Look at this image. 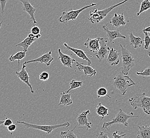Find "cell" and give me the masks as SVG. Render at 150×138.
Segmentation results:
<instances>
[{"mask_svg":"<svg viewBox=\"0 0 150 138\" xmlns=\"http://www.w3.org/2000/svg\"><path fill=\"white\" fill-rule=\"evenodd\" d=\"M129 39H130V44L131 45L134 47V49L140 48L141 47L144 40L142 39V38L139 37H136L133 34L132 32H130L129 34Z\"/></svg>","mask_w":150,"mask_h":138,"instance_id":"21","label":"cell"},{"mask_svg":"<svg viewBox=\"0 0 150 138\" xmlns=\"http://www.w3.org/2000/svg\"><path fill=\"white\" fill-rule=\"evenodd\" d=\"M72 93H66V92L60 93V99L59 105H63L64 106H69L72 104L73 103L72 99L71 98V95Z\"/></svg>","mask_w":150,"mask_h":138,"instance_id":"20","label":"cell"},{"mask_svg":"<svg viewBox=\"0 0 150 138\" xmlns=\"http://www.w3.org/2000/svg\"><path fill=\"white\" fill-rule=\"evenodd\" d=\"M129 0H124L120 3L116 4L115 5L109 6L103 10H98L97 8L92 9L90 12V17L88 18V19L92 23H98L104 19L108 15L111 11L112 10L118 7L119 6L126 3Z\"/></svg>","mask_w":150,"mask_h":138,"instance_id":"3","label":"cell"},{"mask_svg":"<svg viewBox=\"0 0 150 138\" xmlns=\"http://www.w3.org/2000/svg\"><path fill=\"white\" fill-rule=\"evenodd\" d=\"M118 132L119 131L117 130V131H116L115 132L113 133V138H122V137H124L126 135V134H125V133H124V134H121V135H119V134H118Z\"/></svg>","mask_w":150,"mask_h":138,"instance_id":"37","label":"cell"},{"mask_svg":"<svg viewBox=\"0 0 150 138\" xmlns=\"http://www.w3.org/2000/svg\"><path fill=\"white\" fill-rule=\"evenodd\" d=\"M147 54H148V55L150 57V52H147Z\"/></svg>","mask_w":150,"mask_h":138,"instance_id":"40","label":"cell"},{"mask_svg":"<svg viewBox=\"0 0 150 138\" xmlns=\"http://www.w3.org/2000/svg\"><path fill=\"white\" fill-rule=\"evenodd\" d=\"M97 3H92L90 5L85 6L81 9L78 10H73L70 9L67 12H63L62 15L59 18V21L61 23H66L69 21H74L75 20L81 12L84 11L85 10L91 8L92 6H96Z\"/></svg>","mask_w":150,"mask_h":138,"instance_id":"7","label":"cell"},{"mask_svg":"<svg viewBox=\"0 0 150 138\" xmlns=\"http://www.w3.org/2000/svg\"><path fill=\"white\" fill-rule=\"evenodd\" d=\"M139 116H134V115H129L125 113L122 109H119V112L115 115V118H112V121L108 122H104L103 124L102 130L107 129L108 130V127L112 126L115 124H122L125 127L128 126V120L130 118H138Z\"/></svg>","mask_w":150,"mask_h":138,"instance_id":"5","label":"cell"},{"mask_svg":"<svg viewBox=\"0 0 150 138\" xmlns=\"http://www.w3.org/2000/svg\"><path fill=\"white\" fill-rule=\"evenodd\" d=\"M26 64L23 63L22 69L20 70V71L19 72L16 71L15 73H16V75H17L18 77L20 79V80L23 81L24 83H25L28 86L32 94H34V89L32 87V84H30V82H29L30 77H29L28 72L26 71Z\"/></svg>","mask_w":150,"mask_h":138,"instance_id":"12","label":"cell"},{"mask_svg":"<svg viewBox=\"0 0 150 138\" xmlns=\"http://www.w3.org/2000/svg\"><path fill=\"white\" fill-rule=\"evenodd\" d=\"M138 127L139 130L137 132V138H150V126H138Z\"/></svg>","mask_w":150,"mask_h":138,"instance_id":"22","label":"cell"},{"mask_svg":"<svg viewBox=\"0 0 150 138\" xmlns=\"http://www.w3.org/2000/svg\"><path fill=\"white\" fill-rule=\"evenodd\" d=\"M128 101L134 109L141 108L145 114L150 115V97L146 96L144 92L136 94Z\"/></svg>","mask_w":150,"mask_h":138,"instance_id":"2","label":"cell"},{"mask_svg":"<svg viewBox=\"0 0 150 138\" xmlns=\"http://www.w3.org/2000/svg\"><path fill=\"white\" fill-rule=\"evenodd\" d=\"M96 113H97V114L101 116V121H102L105 116H108L109 115V109L104 106V105H103L101 103H98V105L96 107L95 109Z\"/></svg>","mask_w":150,"mask_h":138,"instance_id":"23","label":"cell"},{"mask_svg":"<svg viewBox=\"0 0 150 138\" xmlns=\"http://www.w3.org/2000/svg\"><path fill=\"white\" fill-rule=\"evenodd\" d=\"M64 45L66 47L67 50L72 51L76 55H77L78 56V58H80L83 60L86 61L87 62L88 65H91L92 61L90 60L89 58L87 57L86 53L84 52V51H83L81 49H75V48L71 47L69 46L66 43H64Z\"/></svg>","mask_w":150,"mask_h":138,"instance_id":"17","label":"cell"},{"mask_svg":"<svg viewBox=\"0 0 150 138\" xmlns=\"http://www.w3.org/2000/svg\"><path fill=\"white\" fill-rule=\"evenodd\" d=\"M54 60V58L52 56V51H50L48 53L40 56L39 58L35 59H33L31 60L26 61L23 63H35V62H40L41 63H44L47 66H50L53 61Z\"/></svg>","mask_w":150,"mask_h":138,"instance_id":"10","label":"cell"},{"mask_svg":"<svg viewBox=\"0 0 150 138\" xmlns=\"http://www.w3.org/2000/svg\"><path fill=\"white\" fill-rule=\"evenodd\" d=\"M18 123L22 124L24 127L27 129H33L39 130L40 131L46 132L47 134H49L54 130L58 129L62 127H69L70 125L69 122H67L66 123L60 124L51 125H36L34 124L29 123L23 121H17Z\"/></svg>","mask_w":150,"mask_h":138,"instance_id":"6","label":"cell"},{"mask_svg":"<svg viewBox=\"0 0 150 138\" xmlns=\"http://www.w3.org/2000/svg\"><path fill=\"white\" fill-rule=\"evenodd\" d=\"M97 95L98 98H100L101 97L108 96L109 98H111V97L108 95L107 89L104 87H101L97 90Z\"/></svg>","mask_w":150,"mask_h":138,"instance_id":"29","label":"cell"},{"mask_svg":"<svg viewBox=\"0 0 150 138\" xmlns=\"http://www.w3.org/2000/svg\"><path fill=\"white\" fill-rule=\"evenodd\" d=\"M136 75H142L143 77H150V66L145 69L144 71L141 72H136Z\"/></svg>","mask_w":150,"mask_h":138,"instance_id":"31","label":"cell"},{"mask_svg":"<svg viewBox=\"0 0 150 138\" xmlns=\"http://www.w3.org/2000/svg\"><path fill=\"white\" fill-rule=\"evenodd\" d=\"M135 85H136L135 82L122 72L117 73L113 79V86L119 90L122 95L126 94L129 87Z\"/></svg>","mask_w":150,"mask_h":138,"instance_id":"1","label":"cell"},{"mask_svg":"<svg viewBox=\"0 0 150 138\" xmlns=\"http://www.w3.org/2000/svg\"><path fill=\"white\" fill-rule=\"evenodd\" d=\"M83 81H82L75 80L74 79H72L69 82V89L66 92V93H69L70 91L72 89H77L78 88H80L83 86Z\"/></svg>","mask_w":150,"mask_h":138,"instance_id":"28","label":"cell"},{"mask_svg":"<svg viewBox=\"0 0 150 138\" xmlns=\"http://www.w3.org/2000/svg\"><path fill=\"white\" fill-rule=\"evenodd\" d=\"M12 124H13V121L10 118H6V120L3 122V125L4 127H9V125H11Z\"/></svg>","mask_w":150,"mask_h":138,"instance_id":"34","label":"cell"},{"mask_svg":"<svg viewBox=\"0 0 150 138\" xmlns=\"http://www.w3.org/2000/svg\"><path fill=\"white\" fill-rule=\"evenodd\" d=\"M108 38H101L100 40V47L98 52L95 53L96 57L98 58L99 62H101L104 58H107L109 53V47L107 46V42H108Z\"/></svg>","mask_w":150,"mask_h":138,"instance_id":"8","label":"cell"},{"mask_svg":"<svg viewBox=\"0 0 150 138\" xmlns=\"http://www.w3.org/2000/svg\"><path fill=\"white\" fill-rule=\"evenodd\" d=\"M36 39H36V38H33L28 36L21 42H20V43L18 44L17 45H16L15 46L16 47H17V46L23 47V51L27 52L29 46H30L35 41H36Z\"/></svg>","mask_w":150,"mask_h":138,"instance_id":"24","label":"cell"},{"mask_svg":"<svg viewBox=\"0 0 150 138\" xmlns=\"http://www.w3.org/2000/svg\"><path fill=\"white\" fill-rule=\"evenodd\" d=\"M109 23H111L116 28H118L120 26H125L126 21L123 13H122L121 15H118L117 13H115L114 16L110 20Z\"/></svg>","mask_w":150,"mask_h":138,"instance_id":"19","label":"cell"},{"mask_svg":"<svg viewBox=\"0 0 150 138\" xmlns=\"http://www.w3.org/2000/svg\"><path fill=\"white\" fill-rule=\"evenodd\" d=\"M150 9V0H144L142 2L141 7L139 11L137 13V15L139 16L142 13Z\"/></svg>","mask_w":150,"mask_h":138,"instance_id":"27","label":"cell"},{"mask_svg":"<svg viewBox=\"0 0 150 138\" xmlns=\"http://www.w3.org/2000/svg\"><path fill=\"white\" fill-rule=\"evenodd\" d=\"M90 110H87L86 111L82 112L78 115V117L77 118V121L79 127H86L87 130L91 128V124L92 123L89 122L87 118V115L90 114Z\"/></svg>","mask_w":150,"mask_h":138,"instance_id":"11","label":"cell"},{"mask_svg":"<svg viewBox=\"0 0 150 138\" xmlns=\"http://www.w3.org/2000/svg\"><path fill=\"white\" fill-rule=\"evenodd\" d=\"M109 23H107L105 25L103 26L102 28L106 32L107 38H108V39L110 42H113V40L118 38H124V39L126 38V37L124 35L121 34L120 30H116L114 31L110 30L109 28L108 27V25Z\"/></svg>","mask_w":150,"mask_h":138,"instance_id":"14","label":"cell"},{"mask_svg":"<svg viewBox=\"0 0 150 138\" xmlns=\"http://www.w3.org/2000/svg\"><path fill=\"white\" fill-rule=\"evenodd\" d=\"M58 53L59 55V60H60L64 66L72 68V64L76 62V60L69 55L63 53L60 49H58Z\"/></svg>","mask_w":150,"mask_h":138,"instance_id":"16","label":"cell"},{"mask_svg":"<svg viewBox=\"0 0 150 138\" xmlns=\"http://www.w3.org/2000/svg\"><path fill=\"white\" fill-rule=\"evenodd\" d=\"M40 28L36 26H34L31 29V32L32 34L36 35V34H39L40 32Z\"/></svg>","mask_w":150,"mask_h":138,"instance_id":"33","label":"cell"},{"mask_svg":"<svg viewBox=\"0 0 150 138\" xmlns=\"http://www.w3.org/2000/svg\"><path fill=\"white\" fill-rule=\"evenodd\" d=\"M121 51L122 71L124 75H128L130 69L135 66V59L131 52L120 44Z\"/></svg>","mask_w":150,"mask_h":138,"instance_id":"4","label":"cell"},{"mask_svg":"<svg viewBox=\"0 0 150 138\" xmlns=\"http://www.w3.org/2000/svg\"><path fill=\"white\" fill-rule=\"evenodd\" d=\"M18 1H19L21 4H23V10L25 12H27L30 15V20H29L28 23L33 22L34 26L37 24V21L35 19V12L36 9L32 6L30 2V0H17Z\"/></svg>","mask_w":150,"mask_h":138,"instance_id":"9","label":"cell"},{"mask_svg":"<svg viewBox=\"0 0 150 138\" xmlns=\"http://www.w3.org/2000/svg\"><path fill=\"white\" fill-rule=\"evenodd\" d=\"M8 0H0L1 6V13L3 14L4 12L5 8H6V4L7 3Z\"/></svg>","mask_w":150,"mask_h":138,"instance_id":"35","label":"cell"},{"mask_svg":"<svg viewBox=\"0 0 150 138\" xmlns=\"http://www.w3.org/2000/svg\"><path fill=\"white\" fill-rule=\"evenodd\" d=\"M26 56V52L20 51L18 52L15 55H12L9 58V60L10 62H13L14 61L17 60L18 62V65H19L20 61L22 60Z\"/></svg>","mask_w":150,"mask_h":138,"instance_id":"25","label":"cell"},{"mask_svg":"<svg viewBox=\"0 0 150 138\" xmlns=\"http://www.w3.org/2000/svg\"><path fill=\"white\" fill-rule=\"evenodd\" d=\"M49 73L47 72H43L39 75V78L40 80L46 81L49 79Z\"/></svg>","mask_w":150,"mask_h":138,"instance_id":"32","label":"cell"},{"mask_svg":"<svg viewBox=\"0 0 150 138\" xmlns=\"http://www.w3.org/2000/svg\"><path fill=\"white\" fill-rule=\"evenodd\" d=\"M143 32L145 34V39L144 40L145 45L144 48L145 49H149L150 45V36L148 34V32L144 31Z\"/></svg>","mask_w":150,"mask_h":138,"instance_id":"30","label":"cell"},{"mask_svg":"<svg viewBox=\"0 0 150 138\" xmlns=\"http://www.w3.org/2000/svg\"><path fill=\"white\" fill-rule=\"evenodd\" d=\"M150 32V26L147 27L146 28H145L143 30V32Z\"/></svg>","mask_w":150,"mask_h":138,"instance_id":"39","label":"cell"},{"mask_svg":"<svg viewBox=\"0 0 150 138\" xmlns=\"http://www.w3.org/2000/svg\"><path fill=\"white\" fill-rule=\"evenodd\" d=\"M16 129H17V125L15 124H12L11 125H9V127H8V130L9 132H11V134H12L13 132L15 131Z\"/></svg>","mask_w":150,"mask_h":138,"instance_id":"36","label":"cell"},{"mask_svg":"<svg viewBox=\"0 0 150 138\" xmlns=\"http://www.w3.org/2000/svg\"><path fill=\"white\" fill-rule=\"evenodd\" d=\"M100 38L101 37H97L94 39L89 38L84 43V45L86 46L87 49H89L91 52L96 53L98 51L100 47Z\"/></svg>","mask_w":150,"mask_h":138,"instance_id":"13","label":"cell"},{"mask_svg":"<svg viewBox=\"0 0 150 138\" xmlns=\"http://www.w3.org/2000/svg\"><path fill=\"white\" fill-rule=\"evenodd\" d=\"M120 54L116 49L109 48V53L107 58V62L111 66L117 65L119 63Z\"/></svg>","mask_w":150,"mask_h":138,"instance_id":"15","label":"cell"},{"mask_svg":"<svg viewBox=\"0 0 150 138\" xmlns=\"http://www.w3.org/2000/svg\"><path fill=\"white\" fill-rule=\"evenodd\" d=\"M77 127V125L74 127V129H72L68 130L66 131H63L60 133V137L62 138H77V135H76L74 133L76 127Z\"/></svg>","mask_w":150,"mask_h":138,"instance_id":"26","label":"cell"},{"mask_svg":"<svg viewBox=\"0 0 150 138\" xmlns=\"http://www.w3.org/2000/svg\"><path fill=\"white\" fill-rule=\"evenodd\" d=\"M76 62V66L78 68L79 71H83L84 73L86 76H88L91 77L92 76H95L97 73L96 70L95 69H93L92 66L89 65H85L84 63H79L77 62Z\"/></svg>","mask_w":150,"mask_h":138,"instance_id":"18","label":"cell"},{"mask_svg":"<svg viewBox=\"0 0 150 138\" xmlns=\"http://www.w3.org/2000/svg\"><path fill=\"white\" fill-rule=\"evenodd\" d=\"M97 137L99 138H109V136L108 135V134L105 133L103 132H101L99 134H98L97 135Z\"/></svg>","mask_w":150,"mask_h":138,"instance_id":"38","label":"cell"}]
</instances>
